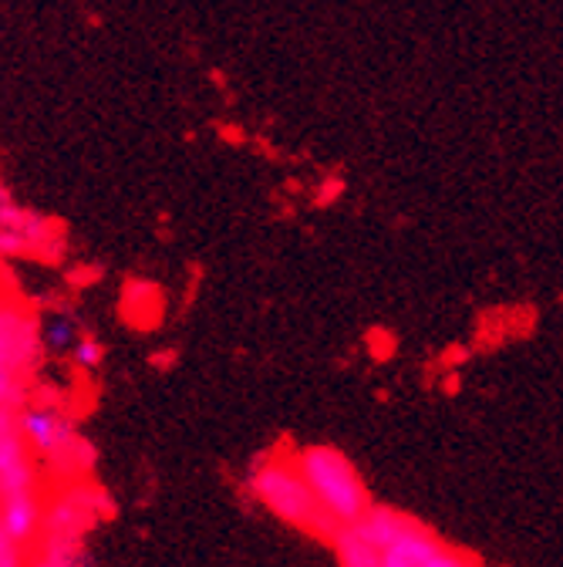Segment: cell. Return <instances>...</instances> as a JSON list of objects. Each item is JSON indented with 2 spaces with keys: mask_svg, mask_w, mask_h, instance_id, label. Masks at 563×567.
<instances>
[{
  "mask_svg": "<svg viewBox=\"0 0 563 567\" xmlns=\"http://www.w3.org/2000/svg\"><path fill=\"white\" fill-rule=\"evenodd\" d=\"M18 425L28 450L64 480H79L95 466V446L79 433V422L61 409V402L28 399L18 409Z\"/></svg>",
  "mask_w": 563,
  "mask_h": 567,
  "instance_id": "6da1fadb",
  "label": "cell"
},
{
  "mask_svg": "<svg viewBox=\"0 0 563 567\" xmlns=\"http://www.w3.org/2000/svg\"><path fill=\"white\" fill-rule=\"evenodd\" d=\"M294 460H298V470H301V476L314 496L317 511L334 527L358 520L372 507V496H368V486H365L358 466L351 463L341 450L307 446V450H298Z\"/></svg>",
  "mask_w": 563,
  "mask_h": 567,
  "instance_id": "7a4b0ae2",
  "label": "cell"
},
{
  "mask_svg": "<svg viewBox=\"0 0 563 567\" xmlns=\"http://www.w3.org/2000/svg\"><path fill=\"white\" fill-rule=\"evenodd\" d=\"M250 493L257 496V504H263L277 520H284L291 527H301V530H311L317 537H327L337 530L314 504V496L298 470V460L294 456H284V453H273L267 460H260L253 470H250V480H247Z\"/></svg>",
  "mask_w": 563,
  "mask_h": 567,
  "instance_id": "3957f363",
  "label": "cell"
},
{
  "mask_svg": "<svg viewBox=\"0 0 563 567\" xmlns=\"http://www.w3.org/2000/svg\"><path fill=\"white\" fill-rule=\"evenodd\" d=\"M64 254V224L31 209L0 183V257L4 260H44L54 264Z\"/></svg>",
  "mask_w": 563,
  "mask_h": 567,
  "instance_id": "277c9868",
  "label": "cell"
},
{
  "mask_svg": "<svg viewBox=\"0 0 563 567\" xmlns=\"http://www.w3.org/2000/svg\"><path fill=\"white\" fill-rule=\"evenodd\" d=\"M365 540L375 544L382 567H421L439 547V537L429 534L418 520L392 507H368L358 520H351Z\"/></svg>",
  "mask_w": 563,
  "mask_h": 567,
  "instance_id": "5b68a950",
  "label": "cell"
},
{
  "mask_svg": "<svg viewBox=\"0 0 563 567\" xmlns=\"http://www.w3.org/2000/svg\"><path fill=\"white\" fill-rule=\"evenodd\" d=\"M0 362L31 379L44 362L41 318L18 298H0Z\"/></svg>",
  "mask_w": 563,
  "mask_h": 567,
  "instance_id": "8992f818",
  "label": "cell"
},
{
  "mask_svg": "<svg viewBox=\"0 0 563 567\" xmlns=\"http://www.w3.org/2000/svg\"><path fill=\"white\" fill-rule=\"evenodd\" d=\"M105 511L108 501L95 486H67L44 511V537H82Z\"/></svg>",
  "mask_w": 563,
  "mask_h": 567,
  "instance_id": "52a82bcc",
  "label": "cell"
},
{
  "mask_svg": "<svg viewBox=\"0 0 563 567\" xmlns=\"http://www.w3.org/2000/svg\"><path fill=\"white\" fill-rule=\"evenodd\" d=\"M24 489H38V466L21 436L18 412L4 409L0 412V496Z\"/></svg>",
  "mask_w": 563,
  "mask_h": 567,
  "instance_id": "ba28073f",
  "label": "cell"
},
{
  "mask_svg": "<svg viewBox=\"0 0 563 567\" xmlns=\"http://www.w3.org/2000/svg\"><path fill=\"white\" fill-rule=\"evenodd\" d=\"M44 520V507L38 489H24V493H8L0 496V530L14 547H24Z\"/></svg>",
  "mask_w": 563,
  "mask_h": 567,
  "instance_id": "9c48e42d",
  "label": "cell"
},
{
  "mask_svg": "<svg viewBox=\"0 0 563 567\" xmlns=\"http://www.w3.org/2000/svg\"><path fill=\"white\" fill-rule=\"evenodd\" d=\"M163 291L153 280H128L122 288V315L135 324V328H153L163 318Z\"/></svg>",
  "mask_w": 563,
  "mask_h": 567,
  "instance_id": "30bf717a",
  "label": "cell"
},
{
  "mask_svg": "<svg viewBox=\"0 0 563 567\" xmlns=\"http://www.w3.org/2000/svg\"><path fill=\"white\" fill-rule=\"evenodd\" d=\"M334 554L341 560V567H382V557L375 550L372 540L362 537V530L355 524H344L331 534Z\"/></svg>",
  "mask_w": 563,
  "mask_h": 567,
  "instance_id": "8fae6325",
  "label": "cell"
},
{
  "mask_svg": "<svg viewBox=\"0 0 563 567\" xmlns=\"http://www.w3.org/2000/svg\"><path fill=\"white\" fill-rule=\"evenodd\" d=\"M82 537H44V547L34 567H88L82 554Z\"/></svg>",
  "mask_w": 563,
  "mask_h": 567,
  "instance_id": "7c38bea8",
  "label": "cell"
},
{
  "mask_svg": "<svg viewBox=\"0 0 563 567\" xmlns=\"http://www.w3.org/2000/svg\"><path fill=\"white\" fill-rule=\"evenodd\" d=\"M75 338H79V324H75V318H72V315L54 311L51 318H44V321H41V341H44V351L67 354V351H72V344H75Z\"/></svg>",
  "mask_w": 563,
  "mask_h": 567,
  "instance_id": "4fadbf2b",
  "label": "cell"
},
{
  "mask_svg": "<svg viewBox=\"0 0 563 567\" xmlns=\"http://www.w3.org/2000/svg\"><path fill=\"white\" fill-rule=\"evenodd\" d=\"M28 399H31V375L0 362V412L4 409L18 412Z\"/></svg>",
  "mask_w": 563,
  "mask_h": 567,
  "instance_id": "5bb4252c",
  "label": "cell"
},
{
  "mask_svg": "<svg viewBox=\"0 0 563 567\" xmlns=\"http://www.w3.org/2000/svg\"><path fill=\"white\" fill-rule=\"evenodd\" d=\"M67 354H72L75 369H82V372H95L105 362V348H102V341L95 334H79Z\"/></svg>",
  "mask_w": 563,
  "mask_h": 567,
  "instance_id": "9a60e30c",
  "label": "cell"
},
{
  "mask_svg": "<svg viewBox=\"0 0 563 567\" xmlns=\"http://www.w3.org/2000/svg\"><path fill=\"white\" fill-rule=\"evenodd\" d=\"M421 567H482V564H479V560H472L469 554H459V550H452V547L439 544V547L429 554V560L421 564Z\"/></svg>",
  "mask_w": 563,
  "mask_h": 567,
  "instance_id": "2e32d148",
  "label": "cell"
}]
</instances>
